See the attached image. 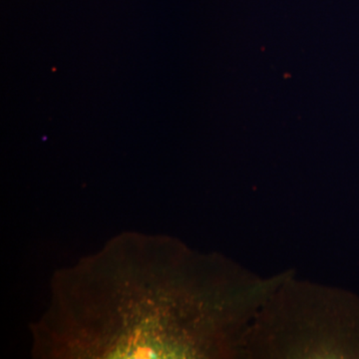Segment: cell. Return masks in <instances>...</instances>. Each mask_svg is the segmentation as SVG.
Returning <instances> with one entry per match:
<instances>
[{
  "mask_svg": "<svg viewBox=\"0 0 359 359\" xmlns=\"http://www.w3.org/2000/svg\"><path fill=\"white\" fill-rule=\"evenodd\" d=\"M226 259L126 231L59 269L30 327L37 359L214 358L237 344L242 308Z\"/></svg>",
  "mask_w": 359,
  "mask_h": 359,
  "instance_id": "obj_1",
  "label": "cell"
}]
</instances>
